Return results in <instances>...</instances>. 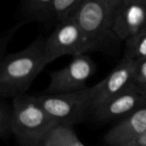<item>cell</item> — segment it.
Masks as SVG:
<instances>
[{"label":"cell","mask_w":146,"mask_h":146,"mask_svg":"<svg viewBox=\"0 0 146 146\" xmlns=\"http://www.w3.org/2000/svg\"><path fill=\"white\" fill-rule=\"evenodd\" d=\"M44 42V38L37 37L25 48L1 58V98H13L26 93L39 73L49 64L45 56Z\"/></svg>","instance_id":"obj_1"},{"label":"cell","mask_w":146,"mask_h":146,"mask_svg":"<svg viewBox=\"0 0 146 146\" xmlns=\"http://www.w3.org/2000/svg\"><path fill=\"white\" fill-rule=\"evenodd\" d=\"M12 113V135L21 146H43L53 128L58 125L36 95L23 93L13 97Z\"/></svg>","instance_id":"obj_2"},{"label":"cell","mask_w":146,"mask_h":146,"mask_svg":"<svg viewBox=\"0 0 146 146\" xmlns=\"http://www.w3.org/2000/svg\"><path fill=\"white\" fill-rule=\"evenodd\" d=\"M98 43L91 39L73 16L58 22L56 28L45 39L44 52L48 63L65 55L85 54L97 48Z\"/></svg>","instance_id":"obj_3"},{"label":"cell","mask_w":146,"mask_h":146,"mask_svg":"<svg viewBox=\"0 0 146 146\" xmlns=\"http://www.w3.org/2000/svg\"><path fill=\"white\" fill-rule=\"evenodd\" d=\"M37 100L46 112L62 125L73 126L80 122L89 110H93V90H83L67 93L36 95Z\"/></svg>","instance_id":"obj_4"},{"label":"cell","mask_w":146,"mask_h":146,"mask_svg":"<svg viewBox=\"0 0 146 146\" xmlns=\"http://www.w3.org/2000/svg\"><path fill=\"white\" fill-rule=\"evenodd\" d=\"M122 0H85L73 17L85 33L98 44L113 34V23Z\"/></svg>","instance_id":"obj_5"},{"label":"cell","mask_w":146,"mask_h":146,"mask_svg":"<svg viewBox=\"0 0 146 146\" xmlns=\"http://www.w3.org/2000/svg\"><path fill=\"white\" fill-rule=\"evenodd\" d=\"M96 71L94 61L86 54L72 56L64 67L50 73V80L44 93L57 94L80 91Z\"/></svg>","instance_id":"obj_6"},{"label":"cell","mask_w":146,"mask_h":146,"mask_svg":"<svg viewBox=\"0 0 146 146\" xmlns=\"http://www.w3.org/2000/svg\"><path fill=\"white\" fill-rule=\"evenodd\" d=\"M136 64L137 61L124 56L121 62L103 80L92 86L93 110L133 84Z\"/></svg>","instance_id":"obj_7"},{"label":"cell","mask_w":146,"mask_h":146,"mask_svg":"<svg viewBox=\"0 0 146 146\" xmlns=\"http://www.w3.org/2000/svg\"><path fill=\"white\" fill-rule=\"evenodd\" d=\"M144 106H146V95L133 83L93 111L97 119L109 121L125 117Z\"/></svg>","instance_id":"obj_8"},{"label":"cell","mask_w":146,"mask_h":146,"mask_svg":"<svg viewBox=\"0 0 146 146\" xmlns=\"http://www.w3.org/2000/svg\"><path fill=\"white\" fill-rule=\"evenodd\" d=\"M146 131V106L123 117L104 135L107 146H129Z\"/></svg>","instance_id":"obj_9"},{"label":"cell","mask_w":146,"mask_h":146,"mask_svg":"<svg viewBox=\"0 0 146 146\" xmlns=\"http://www.w3.org/2000/svg\"><path fill=\"white\" fill-rule=\"evenodd\" d=\"M146 26V5L122 0L113 23V35L126 41Z\"/></svg>","instance_id":"obj_10"},{"label":"cell","mask_w":146,"mask_h":146,"mask_svg":"<svg viewBox=\"0 0 146 146\" xmlns=\"http://www.w3.org/2000/svg\"><path fill=\"white\" fill-rule=\"evenodd\" d=\"M43 146H86L72 126L58 124L50 132Z\"/></svg>","instance_id":"obj_11"},{"label":"cell","mask_w":146,"mask_h":146,"mask_svg":"<svg viewBox=\"0 0 146 146\" xmlns=\"http://www.w3.org/2000/svg\"><path fill=\"white\" fill-rule=\"evenodd\" d=\"M55 0H23L22 13L26 21H41L50 18Z\"/></svg>","instance_id":"obj_12"},{"label":"cell","mask_w":146,"mask_h":146,"mask_svg":"<svg viewBox=\"0 0 146 146\" xmlns=\"http://www.w3.org/2000/svg\"><path fill=\"white\" fill-rule=\"evenodd\" d=\"M125 42V57L135 61L146 59V26Z\"/></svg>","instance_id":"obj_13"},{"label":"cell","mask_w":146,"mask_h":146,"mask_svg":"<svg viewBox=\"0 0 146 146\" xmlns=\"http://www.w3.org/2000/svg\"><path fill=\"white\" fill-rule=\"evenodd\" d=\"M85 0H55L51 9L50 18L57 22L73 16Z\"/></svg>","instance_id":"obj_14"},{"label":"cell","mask_w":146,"mask_h":146,"mask_svg":"<svg viewBox=\"0 0 146 146\" xmlns=\"http://www.w3.org/2000/svg\"><path fill=\"white\" fill-rule=\"evenodd\" d=\"M13 130V113L12 107H8L2 98L0 105V136L5 140L12 134Z\"/></svg>","instance_id":"obj_15"},{"label":"cell","mask_w":146,"mask_h":146,"mask_svg":"<svg viewBox=\"0 0 146 146\" xmlns=\"http://www.w3.org/2000/svg\"><path fill=\"white\" fill-rule=\"evenodd\" d=\"M133 83L146 95V59L137 61Z\"/></svg>","instance_id":"obj_16"},{"label":"cell","mask_w":146,"mask_h":146,"mask_svg":"<svg viewBox=\"0 0 146 146\" xmlns=\"http://www.w3.org/2000/svg\"><path fill=\"white\" fill-rule=\"evenodd\" d=\"M23 23H24L23 21L22 22H18L17 24H15L14 26L9 28L8 30L1 36V39H0V54H1V58L5 55L4 53H5V51H6V48H7V46H8L9 42H10L11 39H12L13 35H14L15 32L20 28V26Z\"/></svg>","instance_id":"obj_17"},{"label":"cell","mask_w":146,"mask_h":146,"mask_svg":"<svg viewBox=\"0 0 146 146\" xmlns=\"http://www.w3.org/2000/svg\"><path fill=\"white\" fill-rule=\"evenodd\" d=\"M129 146H146V131Z\"/></svg>","instance_id":"obj_18"},{"label":"cell","mask_w":146,"mask_h":146,"mask_svg":"<svg viewBox=\"0 0 146 146\" xmlns=\"http://www.w3.org/2000/svg\"><path fill=\"white\" fill-rule=\"evenodd\" d=\"M124 1H132V2H138L146 5V0H124Z\"/></svg>","instance_id":"obj_19"}]
</instances>
